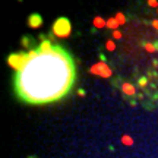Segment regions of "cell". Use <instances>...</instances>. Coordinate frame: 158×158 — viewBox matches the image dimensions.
Segmentation results:
<instances>
[{
  "mask_svg": "<svg viewBox=\"0 0 158 158\" xmlns=\"http://www.w3.org/2000/svg\"><path fill=\"white\" fill-rule=\"evenodd\" d=\"M116 21L119 22V25H123V24L126 22V18H124L123 13H117V15H116Z\"/></svg>",
  "mask_w": 158,
  "mask_h": 158,
  "instance_id": "cell-9",
  "label": "cell"
},
{
  "mask_svg": "<svg viewBox=\"0 0 158 158\" xmlns=\"http://www.w3.org/2000/svg\"><path fill=\"white\" fill-rule=\"evenodd\" d=\"M97 65H98V69H100V76H101V78H108V76H111V70L108 69V66H107L104 62L97 63Z\"/></svg>",
  "mask_w": 158,
  "mask_h": 158,
  "instance_id": "cell-4",
  "label": "cell"
},
{
  "mask_svg": "<svg viewBox=\"0 0 158 158\" xmlns=\"http://www.w3.org/2000/svg\"><path fill=\"white\" fill-rule=\"evenodd\" d=\"M121 92L126 94V95H135V94H136V88H135L133 85L124 82V83L121 85Z\"/></svg>",
  "mask_w": 158,
  "mask_h": 158,
  "instance_id": "cell-5",
  "label": "cell"
},
{
  "mask_svg": "<svg viewBox=\"0 0 158 158\" xmlns=\"http://www.w3.org/2000/svg\"><path fill=\"white\" fill-rule=\"evenodd\" d=\"M9 65L16 69L18 95L31 104H45L65 97L75 82L72 57L50 41L25 54H10Z\"/></svg>",
  "mask_w": 158,
  "mask_h": 158,
  "instance_id": "cell-1",
  "label": "cell"
},
{
  "mask_svg": "<svg viewBox=\"0 0 158 158\" xmlns=\"http://www.w3.org/2000/svg\"><path fill=\"white\" fill-rule=\"evenodd\" d=\"M144 47H145V50H147V51H149V53H154L155 50H158L157 45H154V44H151V42H147Z\"/></svg>",
  "mask_w": 158,
  "mask_h": 158,
  "instance_id": "cell-8",
  "label": "cell"
},
{
  "mask_svg": "<svg viewBox=\"0 0 158 158\" xmlns=\"http://www.w3.org/2000/svg\"><path fill=\"white\" fill-rule=\"evenodd\" d=\"M107 27H108L110 29H117L119 22L116 21V18H110V19L107 21Z\"/></svg>",
  "mask_w": 158,
  "mask_h": 158,
  "instance_id": "cell-7",
  "label": "cell"
},
{
  "mask_svg": "<svg viewBox=\"0 0 158 158\" xmlns=\"http://www.w3.org/2000/svg\"><path fill=\"white\" fill-rule=\"evenodd\" d=\"M41 24H42V18L37 15V13H32V15H29V18H28V25L31 27V28H38L41 27Z\"/></svg>",
  "mask_w": 158,
  "mask_h": 158,
  "instance_id": "cell-3",
  "label": "cell"
},
{
  "mask_svg": "<svg viewBox=\"0 0 158 158\" xmlns=\"http://www.w3.org/2000/svg\"><path fill=\"white\" fill-rule=\"evenodd\" d=\"M148 4H149V6H152V7H155V6H158V1H155V0H149V1H148Z\"/></svg>",
  "mask_w": 158,
  "mask_h": 158,
  "instance_id": "cell-13",
  "label": "cell"
},
{
  "mask_svg": "<svg viewBox=\"0 0 158 158\" xmlns=\"http://www.w3.org/2000/svg\"><path fill=\"white\" fill-rule=\"evenodd\" d=\"M152 27H154V28L158 31V21H152Z\"/></svg>",
  "mask_w": 158,
  "mask_h": 158,
  "instance_id": "cell-15",
  "label": "cell"
},
{
  "mask_svg": "<svg viewBox=\"0 0 158 158\" xmlns=\"http://www.w3.org/2000/svg\"><path fill=\"white\" fill-rule=\"evenodd\" d=\"M70 31H72V25H70V21L68 18H59L54 24H53V32L60 37V38H66L70 35Z\"/></svg>",
  "mask_w": 158,
  "mask_h": 158,
  "instance_id": "cell-2",
  "label": "cell"
},
{
  "mask_svg": "<svg viewBox=\"0 0 158 158\" xmlns=\"http://www.w3.org/2000/svg\"><path fill=\"white\" fill-rule=\"evenodd\" d=\"M114 48H116V45H114V42H113V41L110 40V41L107 42V50H110V51H113Z\"/></svg>",
  "mask_w": 158,
  "mask_h": 158,
  "instance_id": "cell-10",
  "label": "cell"
},
{
  "mask_svg": "<svg viewBox=\"0 0 158 158\" xmlns=\"http://www.w3.org/2000/svg\"><path fill=\"white\" fill-rule=\"evenodd\" d=\"M104 25H107V22H104V19H103V18L97 16V18L94 19V27H95V28H103Z\"/></svg>",
  "mask_w": 158,
  "mask_h": 158,
  "instance_id": "cell-6",
  "label": "cell"
},
{
  "mask_svg": "<svg viewBox=\"0 0 158 158\" xmlns=\"http://www.w3.org/2000/svg\"><path fill=\"white\" fill-rule=\"evenodd\" d=\"M121 142H124V144H132V141H130L127 136H123V138H121Z\"/></svg>",
  "mask_w": 158,
  "mask_h": 158,
  "instance_id": "cell-12",
  "label": "cell"
},
{
  "mask_svg": "<svg viewBox=\"0 0 158 158\" xmlns=\"http://www.w3.org/2000/svg\"><path fill=\"white\" fill-rule=\"evenodd\" d=\"M113 35H114V38H121V34H120L119 31H114V34H113Z\"/></svg>",
  "mask_w": 158,
  "mask_h": 158,
  "instance_id": "cell-14",
  "label": "cell"
},
{
  "mask_svg": "<svg viewBox=\"0 0 158 158\" xmlns=\"http://www.w3.org/2000/svg\"><path fill=\"white\" fill-rule=\"evenodd\" d=\"M147 83H148L147 78H141V79H139V86H141V88H144V86H145Z\"/></svg>",
  "mask_w": 158,
  "mask_h": 158,
  "instance_id": "cell-11",
  "label": "cell"
}]
</instances>
